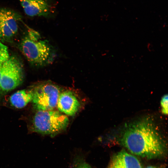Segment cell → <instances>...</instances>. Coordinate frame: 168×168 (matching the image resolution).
<instances>
[{
  "mask_svg": "<svg viewBox=\"0 0 168 168\" xmlns=\"http://www.w3.org/2000/svg\"><path fill=\"white\" fill-rule=\"evenodd\" d=\"M77 168H91L90 166L86 163H82L78 166Z\"/></svg>",
  "mask_w": 168,
  "mask_h": 168,
  "instance_id": "obj_13",
  "label": "cell"
},
{
  "mask_svg": "<svg viewBox=\"0 0 168 168\" xmlns=\"http://www.w3.org/2000/svg\"><path fill=\"white\" fill-rule=\"evenodd\" d=\"M23 11L27 16L47 17L52 12V0H19Z\"/></svg>",
  "mask_w": 168,
  "mask_h": 168,
  "instance_id": "obj_7",
  "label": "cell"
},
{
  "mask_svg": "<svg viewBox=\"0 0 168 168\" xmlns=\"http://www.w3.org/2000/svg\"><path fill=\"white\" fill-rule=\"evenodd\" d=\"M31 87L33 92L32 101L37 110H52L56 106L60 93L58 86L45 81L37 83Z\"/></svg>",
  "mask_w": 168,
  "mask_h": 168,
  "instance_id": "obj_4",
  "label": "cell"
},
{
  "mask_svg": "<svg viewBox=\"0 0 168 168\" xmlns=\"http://www.w3.org/2000/svg\"><path fill=\"white\" fill-rule=\"evenodd\" d=\"M21 16L17 12L7 7H0V40H11L18 31Z\"/></svg>",
  "mask_w": 168,
  "mask_h": 168,
  "instance_id": "obj_6",
  "label": "cell"
},
{
  "mask_svg": "<svg viewBox=\"0 0 168 168\" xmlns=\"http://www.w3.org/2000/svg\"><path fill=\"white\" fill-rule=\"evenodd\" d=\"M107 168H142L139 160L135 156L124 150L114 155Z\"/></svg>",
  "mask_w": 168,
  "mask_h": 168,
  "instance_id": "obj_9",
  "label": "cell"
},
{
  "mask_svg": "<svg viewBox=\"0 0 168 168\" xmlns=\"http://www.w3.org/2000/svg\"><path fill=\"white\" fill-rule=\"evenodd\" d=\"M147 48L149 51H152L153 50V46L150 43H148L147 45Z\"/></svg>",
  "mask_w": 168,
  "mask_h": 168,
  "instance_id": "obj_14",
  "label": "cell"
},
{
  "mask_svg": "<svg viewBox=\"0 0 168 168\" xmlns=\"http://www.w3.org/2000/svg\"><path fill=\"white\" fill-rule=\"evenodd\" d=\"M32 120V130L42 134H56L69 124L67 116L56 110H37Z\"/></svg>",
  "mask_w": 168,
  "mask_h": 168,
  "instance_id": "obj_3",
  "label": "cell"
},
{
  "mask_svg": "<svg viewBox=\"0 0 168 168\" xmlns=\"http://www.w3.org/2000/svg\"><path fill=\"white\" fill-rule=\"evenodd\" d=\"M119 141L133 154L148 159L160 157L165 153L163 138L148 118L127 126L122 132Z\"/></svg>",
  "mask_w": 168,
  "mask_h": 168,
  "instance_id": "obj_1",
  "label": "cell"
},
{
  "mask_svg": "<svg viewBox=\"0 0 168 168\" xmlns=\"http://www.w3.org/2000/svg\"><path fill=\"white\" fill-rule=\"evenodd\" d=\"M40 35L33 30L21 40L19 48L28 61L36 67L52 63L56 56L53 47L46 40H40Z\"/></svg>",
  "mask_w": 168,
  "mask_h": 168,
  "instance_id": "obj_2",
  "label": "cell"
},
{
  "mask_svg": "<svg viewBox=\"0 0 168 168\" xmlns=\"http://www.w3.org/2000/svg\"><path fill=\"white\" fill-rule=\"evenodd\" d=\"M80 105L74 94L71 91H67L60 93L56 106L60 112L71 116L76 114Z\"/></svg>",
  "mask_w": 168,
  "mask_h": 168,
  "instance_id": "obj_8",
  "label": "cell"
},
{
  "mask_svg": "<svg viewBox=\"0 0 168 168\" xmlns=\"http://www.w3.org/2000/svg\"><path fill=\"white\" fill-rule=\"evenodd\" d=\"M146 168H158L157 167L153 166H147Z\"/></svg>",
  "mask_w": 168,
  "mask_h": 168,
  "instance_id": "obj_15",
  "label": "cell"
},
{
  "mask_svg": "<svg viewBox=\"0 0 168 168\" xmlns=\"http://www.w3.org/2000/svg\"><path fill=\"white\" fill-rule=\"evenodd\" d=\"M24 78L22 63L16 56H10L3 64L0 80V92L7 93L20 85Z\"/></svg>",
  "mask_w": 168,
  "mask_h": 168,
  "instance_id": "obj_5",
  "label": "cell"
},
{
  "mask_svg": "<svg viewBox=\"0 0 168 168\" xmlns=\"http://www.w3.org/2000/svg\"><path fill=\"white\" fill-rule=\"evenodd\" d=\"M33 97L32 89L19 90L12 94L9 100L12 105L17 108H22L32 101Z\"/></svg>",
  "mask_w": 168,
  "mask_h": 168,
  "instance_id": "obj_10",
  "label": "cell"
},
{
  "mask_svg": "<svg viewBox=\"0 0 168 168\" xmlns=\"http://www.w3.org/2000/svg\"><path fill=\"white\" fill-rule=\"evenodd\" d=\"M9 57L7 47L2 43L0 40V80L2 66Z\"/></svg>",
  "mask_w": 168,
  "mask_h": 168,
  "instance_id": "obj_11",
  "label": "cell"
},
{
  "mask_svg": "<svg viewBox=\"0 0 168 168\" xmlns=\"http://www.w3.org/2000/svg\"><path fill=\"white\" fill-rule=\"evenodd\" d=\"M168 99L167 95H165L163 96L161 101L162 112L165 114H168Z\"/></svg>",
  "mask_w": 168,
  "mask_h": 168,
  "instance_id": "obj_12",
  "label": "cell"
}]
</instances>
